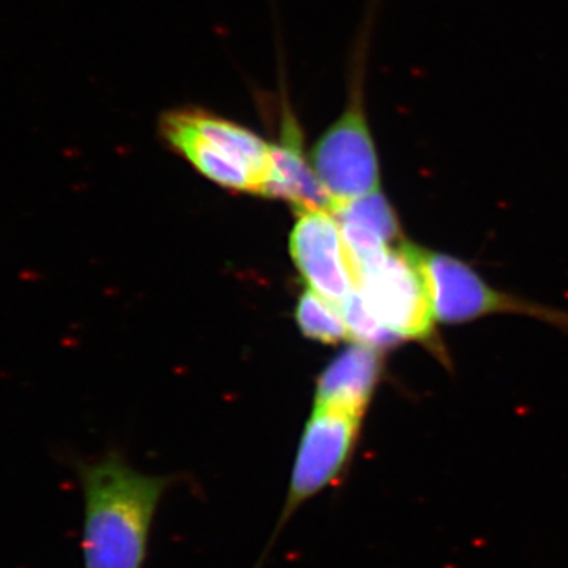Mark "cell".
Listing matches in <instances>:
<instances>
[{"label":"cell","instance_id":"1","mask_svg":"<svg viewBox=\"0 0 568 568\" xmlns=\"http://www.w3.org/2000/svg\"><path fill=\"white\" fill-rule=\"evenodd\" d=\"M77 467L84 568H144L153 523L175 477L140 473L115 452Z\"/></svg>","mask_w":568,"mask_h":568},{"label":"cell","instance_id":"2","mask_svg":"<svg viewBox=\"0 0 568 568\" xmlns=\"http://www.w3.org/2000/svg\"><path fill=\"white\" fill-rule=\"evenodd\" d=\"M159 130L164 142L204 178L235 192L267 194L272 144L253 130L194 106L163 112Z\"/></svg>","mask_w":568,"mask_h":568},{"label":"cell","instance_id":"3","mask_svg":"<svg viewBox=\"0 0 568 568\" xmlns=\"http://www.w3.org/2000/svg\"><path fill=\"white\" fill-rule=\"evenodd\" d=\"M372 26L368 14L355 47L345 110L325 130L310 155L317 179L334 201V212L379 192V159L366 112V58Z\"/></svg>","mask_w":568,"mask_h":568},{"label":"cell","instance_id":"4","mask_svg":"<svg viewBox=\"0 0 568 568\" xmlns=\"http://www.w3.org/2000/svg\"><path fill=\"white\" fill-rule=\"evenodd\" d=\"M355 274L358 293L384 327L399 339L433 342L436 316L417 245L402 241Z\"/></svg>","mask_w":568,"mask_h":568},{"label":"cell","instance_id":"5","mask_svg":"<svg viewBox=\"0 0 568 568\" xmlns=\"http://www.w3.org/2000/svg\"><path fill=\"white\" fill-rule=\"evenodd\" d=\"M418 257L428 284L433 312L436 321L440 323H469L477 317L515 313V315L540 317L548 323L568 328L566 313L530 305L528 302L518 301L511 295L493 290L480 278V275L457 257L428 252L420 246H418Z\"/></svg>","mask_w":568,"mask_h":568},{"label":"cell","instance_id":"6","mask_svg":"<svg viewBox=\"0 0 568 568\" xmlns=\"http://www.w3.org/2000/svg\"><path fill=\"white\" fill-rule=\"evenodd\" d=\"M291 256L308 283L310 290L342 305L357 291V275L347 252L342 227L334 213H298L291 234Z\"/></svg>","mask_w":568,"mask_h":568},{"label":"cell","instance_id":"7","mask_svg":"<svg viewBox=\"0 0 568 568\" xmlns=\"http://www.w3.org/2000/svg\"><path fill=\"white\" fill-rule=\"evenodd\" d=\"M272 178L267 197L293 204L295 212H334V201L305 155L304 133L290 104L283 103L280 140L272 144Z\"/></svg>","mask_w":568,"mask_h":568},{"label":"cell","instance_id":"8","mask_svg":"<svg viewBox=\"0 0 568 568\" xmlns=\"http://www.w3.org/2000/svg\"><path fill=\"white\" fill-rule=\"evenodd\" d=\"M381 369V351L355 343L339 354L320 376L316 405L365 416L373 392L379 383Z\"/></svg>","mask_w":568,"mask_h":568},{"label":"cell","instance_id":"9","mask_svg":"<svg viewBox=\"0 0 568 568\" xmlns=\"http://www.w3.org/2000/svg\"><path fill=\"white\" fill-rule=\"evenodd\" d=\"M354 268L399 244V226L394 209L376 192L334 212ZM357 275V274H355Z\"/></svg>","mask_w":568,"mask_h":568},{"label":"cell","instance_id":"10","mask_svg":"<svg viewBox=\"0 0 568 568\" xmlns=\"http://www.w3.org/2000/svg\"><path fill=\"white\" fill-rule=\"evenodd\" d=\"M295 320L306 338L316 339L325 345L351 339L342 306L327 301L310 287L298 298Z\"/></svg>","mask_w":568,"mask_h":568},{"label":"cell","instance_id":"11","mask_svg":"<svg viewBox=\"0 0 568 568\" xmlns=\"http://www.w3.org/2000/svg\"><path fill=\"white\" fill-rule=\"evenodd\" d=\"M339 306H342L343 316H345L347 327H349L351 339H354L355 343L376 347V349L381 351L383 347H388L399 342L398 336L392 334L373 315L372 310L368 308L365 298L362 297L358 290L354 291Z\"/></svg>","mask_w":568,"mask_h":568}]
</instances>
